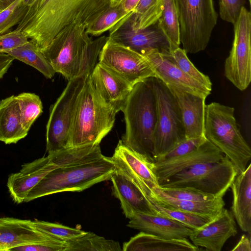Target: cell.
I'll return each mask as SVG.
<instances>
[{"label": "cell", "mask_w": 251, "mask_h": 251, "mask_svg": "<svg viewBox=\"0 0 251 251\" xmlns=\"http://www.w3.org/2000/svg\"><path fill=\"white\" fill-rule=\"evenodd\" d=\"M87 25L73 23L64 28L42 51L55 73L68 81L90 75L108 36L92 40Z\"/></svg>", "instance_id": "2"}, {"label": "cell", "mask_w": 251, "mask_h": 251, "mask_svg": "<svg viewBox=\"0 0 251 251\" xmlns=\"http://www.w3.org/2000/svg\"><path fill=\"white\" fill-rule=\"evenodd\" d=\"M28 40L24 33L16 30L0 35V52L6 53L26 43Z\"/></svg>", "instance_id": "41"}, {"label": "cell", "mask_w": 251, "mask_h": 251, "mask_svg": "<svg viewBox=\"0 0 251 251\" xmlns=\"http://www.w3.org/2000/svg\"><path fill=\"white\" fill-rule=\"evenodd\" d=\"M237 175L229 159L198 164L180 172L160 185L163 187H189L216 198L224 197Z\"/></svg>", "instance_id": "9"}, {"label": "cell", "mask_w": 251, "mask_h": 251, "mask_svg": "<svg viewBox=\"0 0 251 251\" xmlns=\"http://www.w3.org/2000/svg\"><path fill=\"white\" fill-rule=\"evenodd\" d=\"M122 111L126 132L121 141L129 149L154 162L156 104L151 77L136 83Z\"/></svg>", "instance_id": "3"}, {"label": "cell", "mask_w": 251, "mask_h": 251, "mask_svg": "<svg viewBox=\"0 0 251 251\" xmlns=\"http://www.w3.org/2000/svg\"><path fill=\"white\" fill-rule=\"evenodd\" d=\"M206 140L205 137L185 139L160 156L155 162L177 157L188 153L199 147Z\"/></svg>", "instance_id": "39"}, {"label": "cell", "mask_w": 251, "mask_h": 251, "mask_svg": "<svg viewBox=\"0 0 251 251\" xmlns=\"http://www.w3.org/2000/svg\"><path fill=\"white\" fill-rule=\"evenodd\" d=\"M237 234L233 216L224 208L213 220L199 229L193 230L189 238L198 247L210 251H221L226 241Z\"/></svg>", "instance_id": "17"}, {"label": "cell", "mask_w": 251, "mask_h": 251, "mask_svg": "<svg viewBox=\"0 0 251 251\" xmlns=\"http://www.w3.org/2000/svg\"><path fill=\"white\" fill-rule=\"evenodd\" d=\"M23 0H16L10 5L0 12V35L10 32L17 25L25 13L27 6Z\"/></svg>", "instance_id": "37"}, {"label": "cell", "mask_w": 251, "mask_h": 251, "mask_svg": "<svg viewBox=\"0 0 251 251\" xmlns=\"http://www.w3.org/2000/svg\"><path fill=\"white\" fill-rule=\"evenodd\" d=\"M16 0H0V12L9 5H10Z\"/></svg>", "instance_id": "46"}, {"label": "cell", "mask_w": 251, "mask_h": 251, "mask_svg": "<svg viewBox=\"0 0 251 251\" xmlns=\"http://www.w3.org/2000/svg\"><path fill=\"white\" fill-rule=\"evenodd\" d=\"M96 92L118 113L123 109L133 86L111 70L98 63L90 75Z\"/></svg>", "instance_id": "18"}, {"label": "cell", "mask_w": 251, "mask_h": 251, "mask_svg": "<svg viewBox=\"0 0 251 251\" xmlns=\"http://www.w3.org/2000/svg\"><path fill=\"white\" fill-rule=\"evenodd\" d=\"M28 134L21 122L20 109L16 97L12 95L0 101V141L15 144Z\"/></svg>", "instance_id": "27"}, {"label": "cell", "mask_w": 251, "mask_h": 251, "mask_svg": "<svg viewBox=\"0 0 251 251\" xmlns=\"http://www.w3.org/2000/svg\"><path fill=\"white\" fill-rule=\"evenodd\" d=\"M87 76L69 80L60 97L50 106L46 126V149L48 153L68 148L78 98Z\"/></svg>", "instance_id": "10"}, {"label": "cell", "mask_w": 251, "mask_h": 251, "mask_svg": "<svg viewBox=\"0 0 251 251\" xmlns=\"http://www.w3.org/2000/svg\"><path fill=\"white\" fill-rule=\"evenodd\" d=\"M112 5L116 4L120 2L122 0H110Z\"/></svg>", "instance_id": "48"}, {"label": "cell", "mask_w": 251, "mask_h": 251, "mask_svg": "<svg viewBox=\"0 0 251 251\" xmlns=\"http://www.w3.org/2000/svg\"><path fill=\"white\" fill-rule=\"evenodd\" d=\"M65 251H121L117 241L106 239L91 232L66 242Z\"/></svg>", "instance_id": "31"}, {"label": "cell", "mask_w": 251, "mask_h": 251, "mask_svg": "<svg viewBox=\"0 0 251 251\" xmlns=\"http://www.w3.org/2000/svg\"><path fill=\"white\" fill-rule=\"evenodd\" d=\"M90 75L86 77L78 98L68 148L100 145L114 124L117 112L96 92Z\"/></svg>", "instance_id": "4"}, {"label": "cell", "mask_w": 251, "mask_h": 251, "mask_svg": "<svg viewBox=\"0 0 251 251\" xmlns=\"http://www.w3.org/2000/svg\"><path fill=\"white\" fill-rule=\"evenodd\" d=\"M110 180L113 195L119 200L126 218L130 219L137 212L153 214L149 200L122 173L115 169Z\"/></svg>", "instance_id": "22"}, {"label": "cell", "mask_w": 251, "mask_h": 251, "mask_svg": "<svg viewBox=\"0 0 251 251\" xmlns=\"http://www.w3.org/2000/svg\"><path fill=\"white\" fill-rule=\"evenodd\" d=\"M108 159L115 169L128 177L150 201L152 190L159 186L153 171V163L125 146L121 140Z\"/></svg>", "instance_id": "13"}, {"label": "cell", "mask_w": 251, "mask_h": 251, "mask_svg": "<svg viewBox=\"0 0 251 251\" xmlns=\"http://www.w3.org/2000/svg\"><path fill=\"white\" fill-rule=\"evenodd\" d=\"M234 39L224 65V75L243 91L251 81V14L245 6L233 24Z\"/></svg>", "instance_id": "11"}, {"label": "cell", "mask_w": 251, "mask_h": 251, "mask_svg": "<svg viewBox=\"0 0 251 251\" xmlns=\"http://www.w3.org/2000/svg\"><path fill=\"white\" fill-rule=\"evenodd\" d=\"M57 240L36 229L30 220L0 218V251Z\"/></svg>", "instance_id": "19"}, {"label": "cell", "mask_w": 251, "mask_h": 251, "mask_svg": "<svg viewBox=\"0 0 251 251\" xmlns=\"http://www.w3.org/2000/svg\"><path fill=\"white\" fill-rule=\"evenodd\" d=\"M56 168L49 155L23 164L19 172L11 174L8 178L7 186L13 201L17 203L24 202L28 192Z\"/></svg>", "instance_id": "20"}, {"label": "cell", "mask_w": 251, "mask_h": 251, "mask_svg": "<svg viewBox=\"0 0 251 251\" xmlns=\"http://www.w3.org/2000/svg\"><path fill=\"white\" fill-rule=\"evenodd\" d=\"M33 1L34 0H23L22 3L24 4V5L28 7Z\"/></svg>", "instance_id": "47"}, {"label": "cell", "mask_w": 251, "mask_h": 251, "mask_svg": "<svg viewBox=\"0 0 251 251\" xmlns=\"http://www.w3.org/2000/svg\"><path fill=\"white\" fill-rule=\"evenodd\" d=\"M232 251H251V241L250 236L243 234Z\"/></svg>", "instance_id": "44"}, {"label": "cell", "mask_w": 251, "mask_h": 251, "mask_svg": "<svg viewBox=\"0 0 251 251\" xmlns=\"http://www.w3.org/2000/svg\"><path fill=\"white\" fill-rule=\"evenodd\" d=\"M33 226L40 231L57 240L66 242L77 237L86 231L61 224L35 220Z\"/></svg>", "instance_id": "36"}, {"label": "cell", "mask_w": 251, "mask_h": 251, "mask_svg": "<svg viewBox=\"0 0 251 251\" xmlns=\"http://www.w3.org/2000/svg\"><path fill=\"white\" fill-rule=\"evenodd\" d=\"M187 238H168L141 231L124 243V251H198Z\"/></svg>", "instance_id": "26"}, {"label": "cell", "mask_w": 251, "mask_h": 251, "mask_svg": "<svg viewBox=\"0 0 251 251\" xmlns=\"http://www.w3.org/2000/svg\"><path fill=\"white\" fill-rule=\"evenodd\" d=\"M5 53L33 67L47 78H52L56 73L42 51L29 40Z\"/></svg>", "instance_id": "29"}, {"label": "cell", "mask_w": 251, "mask_h": 251, "mask_svg": "<svg viewBox=\"0 0 251 251\" xmlns=\"http://www.w3.org/2000/svg\"><path fill=\"white\" fill-rule=\"evenodd\" d=\"M157 188L164 194L178 200L206 201L217 198L213 195L207 194L189 187L168 188L159 185Z\"/></svg>", "instance_id": "38"}, {"label": "cell", "mask_w": 251, "mask_h": 251, "mask_svg": "<svg viewBox=\"0 0 251 251\" xmlns=\"http://www.w3.org/2000/svg\"><path fill=\"white\" fill-rule=\"evenodd\" d=\"M128 14L125 10L122 2L110 5L86 27V32L99 36L110 30Z\"/></svg>", "instance_id": "32"}, {"label": "cell", "mask_w": 251, "mask_h": 251, "mask_svg": "<svg viewBox=\"0 0 251 251\" xmlns=\"http://www.w3.org/2000/svg\"><path fill=\"white\" fill-rule=\"evenodd\" d=\"M156 104V123L154 137L153 160L185 140V131L176 98L168 86L151 76Z\"/></svg>", "instance_id": "8"}, {"label": "cell", "mask_w": 251, "mask_h": 251, "mask_svg": "<svg viewBox=\"0 0 251 251\" xmlns=\"http://www.w3.org/2000/svg\"><path fill=\"white\" fill-rule=\"evenodd\" d=\"M115 170L108 157L54 169L27 194L24 202L63 192H81L107 180Z\"/></svg>", "instance_id": "5"}, {"label": "cell", "mask_w": 251, "mask_h": 251, "mask_svg": "<svg viewBox=\"0 0 251 251\" xmlns=\"http://www.w3.org/2000/svg\"><path fill=\"white\" fill-rule=\"evenodd\" d=\"M231 213L241 229L251 232V164L237 175L232 182Z\"/></svg>", "instance_id": "25"}, {"label": "cell", "mask_w": 251, "mask_h": 251, "mask_svg": "<svg viewBox=\"0 0 251 251\" xmlns=\"http://www.w3.org/2000/svg\"><path fill=\"white\" fill-rule=\"evenodd\" d=\"M232 107L213 102L205 105L204 135L227 157L237 175L251 158V149L238 127Z\"/></svg>", "instance_id": "6"}, {"label": "cell", "mask_w": 251, "mask_h": 251, "mask_svg": "<svg viewBox=\"0 0 251 251\" xmlns=\"http://www.w3.org/2000/svg\"><path fill=\"white\" fill-rule=\"evenodd\" d=\"M164 0H140L132 13L122 20H126L134 29H144L155 24L161 16Z\"/></svg>", "instance_id": "28"}, {"label": "cell", "mask_w": 251, "mask_h": 251, "mask_svg": "<svg viewBox=\"0 0 251 251\" xmlns=\"http://www.w3.org/2000/svg\"><path fill=\"white\" fill-rule=\"evenodd\" d=\"M177 101L186 139L204 137L205 98L169 86Z\"/></svg>", "instance_id": "21"}, {"label": "cell", "mask_w": 251, "mask_h": 251, "mask_svg": "<svg viewBox=\"0 0 251 251\" xmlns=\"http://www.w3.org/2000/svg\"><path fill=\"white\" fill-rule=\"evenodd\" d=\"M180 27V42L186 52L196 53L207 47L216 25L213 0H174Z\"/></svg>", "instance_id": "7"}, {"label": "cell", "mask_w": 251, "mask_h": 251, "mask_svg": "<svg viewBox=\"0 0 251 251\" xmlns=\"http://www.w3.org/2000/svg\"><path fill=\"white\" fill-rule=\"evenodd\" d=\"M249 0L250 4H251V0Z\"/></svg>", "instance_id": "49"}, {"label": "cell", "mask_w": 251, "mask_h": 251, "mask_svg": "<svg viewBox=\"0 0 251 251\" xmlns=\"http://www.w3.org/2000/svg\"><path fill=\"white\" fill-rule=\"evenodd\" d=\"M98 59L100 63L132 86L147 78L155 76L150 62L143 55L115 42L108 36Z\"/></svg>", "instance_id": "12"}, {"label": "cell", "mask_w": 251, "mask_h": 251, "mask_svg": "<svg viewBox=\"0 0 251 251\" xmlns=\"http://www.w3.org/2000/svg\"><path fill=\"white\" fill-rule=\"evenodd\" d=\"M245 3V0H219L221 18L233 25Z\"/></svg>", "instance_id": "40"}, {"label": "cell", "mask_w": 251, "mask_h": 251, "mask_svg": "<svg viewBox=\"0 0 251 251\" xmlns=\"http://www.w3.org/2000/svg\"><path fill=\"white\" fill-rule=\"evenodd\" d=\"M157 23V28L169 44L170 52L179 47V22L174 0H164L163 10Z\"/></svg>", "instance_id": "30"}, {"label": "cell", "mask_w": 251, "mask_h": 251, "mask_svg": "<svg viewBox=\"0 0 251 251\" xmlns=\"http://www.w3.org/2000/svg\"><path fill=\"white\" fill-rule=\"evenodd\" d=\"M19 103L23 127L28 132L35 120L43 113V104L39 96L24 92L16 96Z\"/></svg>", "instance_id": "33"}, {"label": "cell", "mask_w": 251, "mask_h": 251, "mask_svg": "<svg viewBox=\"0 0 251 251\" xmlns=\"http://www.w3.org/2000/svg\"><path fill=\"white\" fill-rule=\"evenodd\" d=\"M14 59L7 53L0 52V79L7 73Z\"/></svg>", "instance_id": "43"}, {"label": "cell", "mask_w": 251, "mask_h": 251, "mask_svg": "<svg viewBox=\"0 0 251 251\" xmlns=\"http://www.w3.org/2000/svg\"><path fill=\"white\" fill-rule=\"evenodd\" d=\"M151 203L154 214L177 221L193 230L200 228L208 222L201 217L182 210L165 208L153 202Z\"/></svg>", "instance_id": "35"}, {"label": "cell", "mask_w": 251, "mask_h": 251, "mask_svg": "<svg viewBox=\"0 0 251 251\" xmlns=\"http://www.w3.org/2000/svg\"><path fill=\"white\" fill-rule=\"evenodd\" d=\"M111 4L110 0H34L15 30L42 51L66 26H87Z\"/></svg>", "instance_id": "1"}, {"label": "cell", "mask_w": 251, "mask_h": 251, "mask_svg": "<svg viewBox=\"0 0 251 251\" xmlns=\"http://www.w3.org/2000/svg\"><path fill=\"white\" fill-rule=\"evenodd\" d=\"M139 1L140 0H122L121 2L125 10L129 15L133 12Z\"/></svg>", "instance_id": "45"}, {"label": "cell", "mask_w": 251, "mask_h": 251, "mask_svg": "<svg viewBox=\"0 0 251 251\" xmlns=\"http://www.w3.org/2000/svg\"><path fill=\"white\" fill-rule=\"evenodd\" d=\"M183 73L212 90V82L208 76L199 71L191 62L187 53L178 47L172 51L161 52Z\"/></svg>", "instance_id": "34"}, {"label": "cell", "mask_w": 251, "mask_h": 251, "mask_svg": "<svg viewBox=\"0 0 251 251\" xmlns=\"http://www.w3.org/2000/svg\"><path fill=\"white\" fill-rule=\"evenodd\" d=\"M151 27V26H150ZM133 29L126 20H121L109 30L110 38L142 54L157 49L160 52L169 51V45L164 35L157 27Z\"/></svg>", "instance_id": "15"}, {"label": "cell", "mask_w": 251, "mask_h": 251, "mask_svg": "<svg viewBox=\"0 0 251 251\" xmlns=\"http://www.w3.org/2000/svg\"><path fill=\"white\" fill-rule=\"evenodd\" d=\"M66 242L53 240L50 242L16 247L9 251H65Z\"/></svg>", "instance_id": "42"}, {"label": "cell", "mask_w": 251, "mask_h": 251, "mask_svg": "<svg viewBox=\"0 0 251 251\" xmlns=\"http://www.w3.org/2000/svg\"><path fill=\"white\" fill-rule=\"evenodd\" d=\"M150 62L155 76L169 86L206 98L211 91L183 73L163 53L157 49L142 54Z\"/></svg>", "instance_id": "14"}, {"label": "cell", "mask_w": 251, "mask_h": 251, "mask_svg": "<svg viewBox=\"0 0 251 251\" xmlns=\"http://www.w3.org/2000/svg\"><path fill=\"white\" fill-rule=\"evenodd\" d=\"M158 187L152 190L150 197L151 203L165 208L182 210L201 217L207 222L213 220L218 216L225 205L223 197L206 201L178 200L164 194Z\"/></svg>", "instance_id": "24"}, {"label": "cell", "mask_w": 251, "mask_h": 251, "mask_svg": "<svg viewBox=\"0 0 251 251\" xmlns=\"http://www.w3.org/2000/svg\"><path fill=\"white\" fill-rule=\"evenodd\" d=\"M225 155L206 140L197 148L185 155L153 163V171L159 185L168 181L176 174L194 165L214 162Z\"/></svg>", "instance_id": "16"}, {"label": "cell", "mask_w": 251, "mask_h": 251, "mask_svg": "<svg viewBox=\"0 0 251 251\" xmlns=\"http://www.w3.org/2000/svg\"><path fill=\"white\" fill-rule=\"evenodd\" d=\"M127 226L168 238H188L193 230L161 215L139 212L130 219Z\"/></svg>", "instance_id": "23"}]
</instances>
